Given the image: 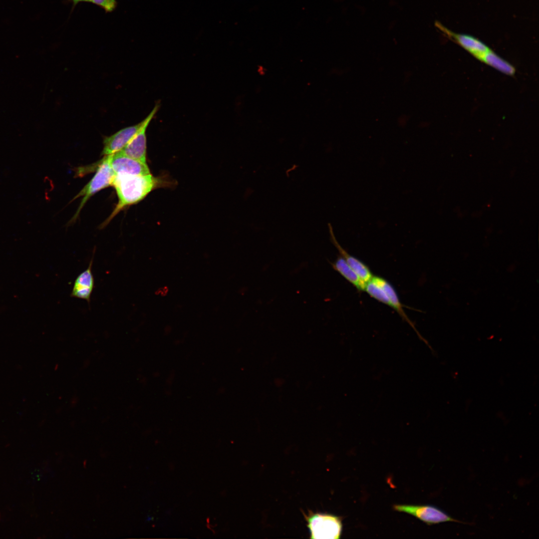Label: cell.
<instances>
[{"instance_id":"14","label":"cell","mask_w":539,"mask_h":539,"mask_svg":"<svg viewBox=\"0 0 539 539\" xmlns=\"http://www.w3.org/2000/svg\"><path fill=\"white\" fill-rule=\"evenodd\" d=\"M364 291L372 298L391 307L390 301L386 292L372 278L366 282Z\"/></svg>"},{"instance_id":"2","label":"cell","mask_w":539,"mask_h":539,"mask_svg":"<svg viewBox=\"0 0 539 539\" xmlns=\"http://www.w3.org/2000/svg\"><path fill=\"white\" fill-rule=\"evenodd\" d=\"M115 175L109 162V156H105L98 165L96 173L93 178L73 199L74 200L80 197H82L71 221L77 218L81 209L90 197L102 189L112 186Z\"/></svg>"},{"instance_id":"9","label":"cell","mask_w":539,"mask_h":539,"mask_svg":"<svg viewBox=\"0 0 539 539\" xmlns=\"http://www.w3.org/2000/svg\"><path fill=\"white\" fill-rule=\"evenodd\" d=\"M152 119L150 118L143 128L119 152L130 158L147 163L146 131Z\"/></svg>"},{"instance_id":"15","label":"cell","mask_w":539,"mask_h":539,"mask_svg":"<svg viewBox=\"0 0 539 539\" xmlns=\"http://www.w3.org/2000/svg\"><path fill=\"white\" fill-rule=\"evenodd\" d=\"M90 1L101 7L107 12H111L116 5V0H90Z\"/></svg>"},{"instance_id":"8","label":"cell","mask_w":539,"mask_h":539,"mask_svg":"<svg viewBox=\"0 0 539 539\" xmlns=\"http://www.w3.org/2000/svg\"><path fill=\"white\" fill-rule=\"evenodd\" d=\"M93 257L87 268L76 278L70 294L72 297L86 300L88 304L94 287V278L92 271Z\"/></svg>"},{"instance_id":"7","label":"cell","mask_w":539,"mask_h":539,"mask_svg":"<svg viewBox=\"0 0 539 539\" xmlns=\"http://www.w3.org/2000/svg\"><path fill=\"white\" fill-rule=\"evenodd\" d=\"M443 32L479 60L484 61L492 50L476 38L468 34L454 33L443 26H439Z\"/></svg>"},{"instance_id":"3","label":"cell","mask_w":539,"mask_h":539,"mask_svg":"<svg viewBox=\"0 0 539 539\" xmlns=\"http://www.w3.org/2000/svg\"><path fill=\"white\" fill-rule=\"evenodd\" d=\"M311 539H339L342 525L339 517L323 514H311L306 517Z\"/></svg>"},{"instance_id":"10","label":"cell","mask_w":539,"mask_h":539,"mask_svg":"<svg viewBox=\"0 0 539 539\" xmlns=\"http://www.w3.org/2000/svg\"><path fill=\"white\" fill-rule=\"evenodd\" d=\"M372 278L378 283L386 292L391 304V307L393 308L405 321H406L416 331V332L419 337L422 339L421 336L415 327L413 323L405 312L403 309V305L400 302L398 294L394 287L387 280L382 277L373 275Z\"/></svg>"},{"instance_id":"17","label":"cell","mask_w":539,"mask_h":539,"mask_svg":"<svg viewBox=\"0 0 539 539\" xmlns=\"http://www.w3.org/2000/svg\"><path fill=\"white\" fill-rule=\"evenodd\" d=\"M74 5L76 4L79 2L81 1H90V0H71Z\"/></svg>"},{"instance_id":"13","label":"cell","mask_w":539,"mask_h":539,"mask_svg":"<svg viewBox=\"0 0 539 539\" xmlns=\"http://www.w3.org/2000/svg\"><path fill=\"white\" fill-rule=\"evenodd\" d=\"M483 62L509 75L514 74L515 71L514 67L512 65L497 55L492 50L486 56Z\"/></svg>"},{"instance_id":"6","label":"cell","mask_w":539,"mask_h":539,"mask_svg":"<svg viewBox=\"0 0 539 539\" xmlns=\"http://www.w3.org/2000/svg\"><path fill=\"white\" fill-rule=\"evenodd\" d=\"M108 156L111 167L115 174L145 175L151 174L147 163L126 156L119 151Z\"/></svg>"},{"instance_id":"4","label":"cell","mask_w":539,"mask_h":539,"mask_svg":"<svg viewBox=\"0 0 539 539\" xmlns=\"http://www.w3.org/2000/svg\"><path fill=\"white\" fill-rule=\"evenodd\" d=\"M159 108L157 103L149 115L140 123L124 128L103 140V148L101 155L105 156L111 155L122 150L143 128L147 121L153 118Z\"/></svg>"},{"instance_id":"5","label":"cell","mask_w":539,"mask_h":539,"mask_svg":"<svg viewBox=\"0 0 539 539\" xmlns=\"http://www.w3.org/2000/svg\"><path fill=\"white\" fill-rule=\"evenodd\" d=\"M393 509L398 512L410 514L428 525L448 522L465 524L431 505H395Z\"/></svg>"},{"instance_id":"12","label":"cell","mask_w":539,"mask_h":539,"mask_svg":"<svg viewBox=\"0 0 539 539\" xmlns=\"http://www.w3.org/2000/svg\"><path fill=\"white\" fill-rule=\"evenodd\" d=\"M331 236L333 243L338 250L341 255L340 256L345 260L346 263L363 281L366 282L369 281L373 276V274L369 268L361 261L349 254L340 246L333 236V234Z\"/></svg>"},{"instance_id":"1","label":"cell","mask_w":539,"mask_h":539,"mask_svg":"<svg viewBox=\"0 0 539 539\" xmlns=\"http://www.w3.org/2000/svg\"><path fill=\"white\" fill-rule=\"evenodd\" d=\"M167 183L165 180L154 177L151 174L145 175L115 174L112 186L115 189L118 202L103 226L107 225L126 207L139 202L152 191L163 187Z\"/></svg>"},{"instance_id":"11","label":"cell","mask_w":539,"mask_h":539,"mask_svg":"<svg viewBox=\"0 0 539 539\" xmlns=\"http://www.w3.org/2000/svg\"><path fill=\"white\" fill-rule=\"evenodd\" d=\"M331 266L337 272L359 291H364L366 282L363 281L341 257H338L331 263Z\"/></svg>"},{"instance_id":"16","label":"cell","mask_w":539,"mask_h":539,"mask_svg":"<svg viewBox=\"0 0 539 539\" xmlns=\"http://www.w3.org/2000/svg\"><path fill=\"white\" fill-rule=\"evenodd\" d=\"M169 292V287L167 286H164L158 288L155 292L156 295H159L161 296H165L167 295Z\"/></svg>"}]
</instances>
